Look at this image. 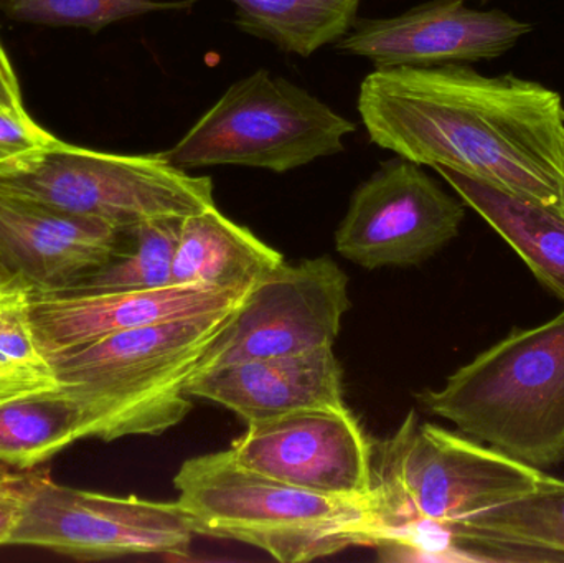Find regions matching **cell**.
Listing matches in <instances>:
<instances>
[{
  "label": "cell",
  "instance_id": "1",
  "mask_svg": "<svg viewBox=\"0 0 564 563\" xmlns=\"http://www.w3.org/2000/svg\"><path fill=\"white\" fill-rule=\"evenodd\" d=\"M358 115L378 148L447 167L536 202L564 218V106L560 93L460 63L375 69Z\"/></svg>",
  "mask_w": 564,
  "mask_h": 563
},
{
  "label": "cell",
  "instance_id": "2",
  "mask_svg": "<svg viewBox=\"0 0 564 563\" xmlns=\"http://www.w3.org/2000/svg\"><path fill=\"white\" fill-rule=\"evenodd\" d=\"M542 469L408 413L373 446L375 524L381 561H436L444 529L535 488Z\"/></svg>",
  "mask_w": 564,
  "mask_h": 563
},
{
  "label": "cell",
  "instance_id": "3",
  "mask_svg": "<svg viewBox=\"0 0 564 563\" xmlns=\"http://www.w3.org/2000/svg\"><path fill=\"white\" fill-rule=\"evenodd\" d=\"M237 307L122 331L50 360L79 440L162 435L184 422L188 382Z\"/></svg>",
  "mask_w": 564,
  "mask_h": 563
},
{
  "label": "cell",
  "instance_id": "4",
  "mask_svg": "<svg viewBox=\"0 0 564 563\" xmlns=\"http://www.w3.org/2000/svg\"><path fill=\"white\" fill-rule=\"evenodd\" d=\"M457 432L533 468L564 462V311L512 331L417 396Z\"/></svg>",
  "mask_w": 564,
  "mask_h": 563
},
{
  "label": "cell",
  "instance_id": "5",
  "mask_svg": "<svg viewBox=\"0 0 564 563\" xmlns=\"http://www.w3.org/2000/svg\"><path fill=\"white\" fill-rule=\"evenodd\" d=\"M177 502L197 535L228 539L282 563L371 548V501L305 491L241 466L230 450L182 463Z\"/></svg>",
  "mask_w": 564,
  "mask_h": 563
},
{
  "label": "cell",
  "instance_id": "6",
  "mask_svg": "<svg viewBox=\"0 0 564 563\" xmlns=\"http://www.w3.org/2000/svg\"><path fill=\"white\" fill-rule=\"evenodd\" d=\"M357 124L267 68L240 79L169 151L185 169L243 165L284 174L344 151Z\"/></svg>",
  "mask_w": 564,
  "mask_h": 563
},
{
  "label": "cell",
  "instance_id": "7",
  "mask_svg": "<svg viewBox=\"0 0 564 563\" xmlns=\"http://www.w3.org/2000/svg\"><path fill=\"white\" fill-rule=\"evenodd\" d=\"M0 188L119 231L159 218H185L217 205L214 181L171 164L162 152L115 154L63 141Z\"/></svg>",
  "mask_w": 564,
  "mask_h": 563
},
{
  "label": "cell",
  "instance_id": "8",
  "mask_svg": "<svg viewBox=\"0 0 564 563\" xmlns=\"http://www.w3.org/2000/svg\"><path fill=\"white\" fill-rule=\"evenodd\" d=\"M197 535L178 502L149 501L58 485L36 492L12 545L48 549L78 561L131 555L184 559Z\"/></svg>",
  "mask_w": 564,
  "mask_h": 563
},
{
  "label": "cell",
  "instance_id": "9",
  "mask_svg": "<svg viewBox=\"0 0 564 563\" xmlns=\"http://www.w3.org/2000/svg\"><path fill=\"white\" fill-rule=\"evenodd\" d=\"M348 310V277L334 260L284 261L231 313L194 376L247 360L334 347Z\"/></svg>",
  "mask_w": 564,
  "mask_h": 563
},
{
  "label": "cell",
  "instance_id": "10",
  "mask_svg": "<svg viewBox=\"0 0 564 563\" xmlns=\"http://www.w3.org/2000/svg\"><path fill=\"white\" fill-rule=\"evenodd\" d=\"M466 207L420 164L398 155L358 185L335 248L365 270L416 267L457 238Z\"/></svg>",
  "mask_w": 564,
  "mask_h": 563
},
{
  "label": "cell",
  "instance_id": "11",
  "mask_svg": "<svg viewBox=\"0 0 564 563\" xmlns=\"http://www.w3.org/2000/svg\"><path fill=\"white\" fill-rule=\"evenodd\" d=\"M230 453L245 468L305 491L357 501L373 496V443L348 407L247 425Z\"/></svg>",
  "mask_w": 564,
  "mask_h": 563
},
{
  "label": "cell",
  "instance_id": "12",
  "mask_svg": "<svg viewBox=\"0 0 564 563\" xmlns=\"http://www.w3.org/2000/svg\"><path fill=\"white\" fill-rule=\"evenodd\" d=\"M530 29L502 10L480 12L464 0H431L401 15L358 20L334 46L370 59L377 69L423 68L499 58Z\"/></svg>",
  "mask_w": 564,
  "mask_h": 563
},
{
  "label": "cell",
  "instance_id": "13",
  "mask_svg": "<svg viewBox=\"0 0 564 563\" xmlns=\"http://www.w3.org/2000/svg\"><path fill=\"white\" fill-rule=\"evenodd\" d=\"M250 291L174 284L158 290L30 294V316L50 360L122 331L240 306Z\"/></svg>",
  "mask_w": 564,
  "mask_h": 563
},
{
  "label": "cell",
  "instance_id": "14",
  "mask_svg": "<svg viewBox=\"0 0 564 563\" xmlns=\"http://www.w3.org/2000/svg\"><path fill=\"white\" fill-rule=\"evenodd\" d=\"M122 231L0 188V284L39 293L66 291L108 263Z\"/></svg>",
  "mask_w": 564,
  "mask_h": 563
},
{
  "label": "cell",
  "instance_id": "15",
  "mask_svg": "<svg viewBox=\"0 0 564 563\" xmlns=\"http://www.w3.org/2000/svg\"><path fill=\"white\" fill-rule=\"evenodd\" d=\"M341 377L334 347H322L197 373L188 382V393L225 407L253 425L302 410L344 409Z\"/></svg>",
  "mask_w": 564,
  "mask_h": 563
},
{
  "label": "cell",
  "instance_id": "16",
  "mask_svg": "<svg viewBox=\"0 0 564 563\" xmlns=\"http://www.w3.org/2000/svg\"><path fill=\"white\" fill-rule=\"evenodd\" d=\"M446 561L564 562V479L543 473L513 501L444 529Z\"/></svg>",
  "mask_w": 564,
  "mask_h": 563
},
{
  "label": "cell",
  "instance_id": "17",
  "mask_svg": "<svg viewBox=\"0 0 564 563\" xmlns=\"http://www.w3.org/2000/svg\"><path fill=\"white\" fill-rule=\"evenodd\" d=\"M282 263L280 251L214 205L182 220L172 280L174 284L251 291Z\"/></svg>",
  "mask_w": 564,
  "mask_h": 563
},
{
  "label": "cell",
  "instance_id": "18",
  "mask_svg": "<svg viewBox=\"0 0 564 563\" xmlns=\"http://www.w3.org/2000/svg\"><path fill=\"white\" fill-rule=\"evenodd\" d=\"M564 303V218L556 212L447 167H434Z\"/></svg>",
  "mask_w": 564,
  "mask_h": 563
},
{
  "label": "cell",
  "instance_id": "19",
  "mask_svg": "<svg viewBox=\"0 0 564 563\" xmlns=\"http://www.w3.org/2000/svg\"><path fill=\"white\" fill-rule=\"evenodd\" d=\"M234 23L248 35L268 40L285 53L308 58L335 45L358 22L361 0H230Z\"/></svg>",
  "mask_w": 564,
  "mask_h": 563
},
{
  "label": "cell",
  "instance_id": "20",
  "mask_svg": "<svg viewBox=\"0 0 564 563\" xmlns=\"http://www.w3.org/2000/svg\"><path fill=\"white\" fill-rule=\"evenodd\" d=\"M55 389L0 405V462L36 468L78 442L75 410Z\"/></svg>",
  "mask_w": 564,
  "mask_h": 563
},
{
  "label": "cell",
  "instance_id": "21",
  "mask_svg": "<svg viewBox=\"0 0 564 563\" xmlns=\"http://www.w3.org/2000/svg\"><path fill=\"white\" fill-rule=\"evenodd\" d=\"M182 220L184 218H159L122 231L129 247L126 250L119 247L108 263L96 268L66 291L93 293L174 286L172 267Z\"/></svg>",
  "mask_w": 564,
  "mask_h": 563
},
{
  "label": "cell",
  "instance_id": "22",
  "mask_svg": "<svg viewBox=\"0 0 564 563\" xmlns=\"http://www.w3.org/2000/svg\"><path fill=\"white\" fill-rule=\"evenodd\" d=\"M194 0H0V13L15 22L48 26H78L99 32L115 22L161 12L184 10Z\"/></svg>",
  "mask_w": 564,
  "mask_h": 563
},
{
  "label": "cell",
  "instance_id": "23",
  "mask_svg": "<svg viewBox=\"0 0 564 563\" xmlns=\"http://www.w3.org/2000/svg\"><path fill=\"white\" fill-rule=\"evenodd\" d=\"M30 294V288L15 281L0 284V364L53 372L33 331Z\"/></svg>",
  "mask_w": 564,
  "mask_h": 563
},
{
  "label": "cell",
  "instance_id": "24",
  "mask_svg": "<svg viewBox=\"0 0 564 563\" xmlns=\"http://www.w3.org/2000/svg\"><path fill=\"white\" fill-rule=\"evenodd\" d=\"M62 142L43 129L25 108L0 111V181L32 167Z\"/></svg>",
  "mask_w": 564,
  "mask_h": 563
},
{
  "label": "cell",
  "instance_id": "25",
  "mask_svg": "<svg viewBox=\"0 0 564 563\" xmlns=\"http://www.w3.org/2000/svg\"><path fill=\"white\" fill-rule=\"evenodd\" d=\"M50 476V469L40 466L22 469L0 462V548L12 545L36 492Z\"/></svg>",
  "mask_w": 564,
  "mask_h": 563
},
{
  "label": "cell",
  "instance_id": "26",
  "mask_svg": "<svg viewBox=\"0 0 564 563\" xmlns=\"http://www.w3.org/2000/svg\"><path fill=\"white\" fill-rule=\"evenodd\" d=\"M58 386L55 373H22L0 377V405L20 397L45 392Z\"/></svg>",
  "mask_w": 564,
  "mask_h": 563
},
{
  "label": "cell",
  "instance_id": "27",
  "mask_svg": "<svg viewBox=\"0 0 564 563\" xmlns=\"http://www.w3.org/2000/svg\"><path fill=\"white\" fill-rule=\"evenodd\" d=\"M22 108H25V105H23L19 78H17L15 69L10 63L6 48L0 43V111Z\"/></svg>",
  "mask_w": 564,
  "mask_h": 563
}]
</instances>
